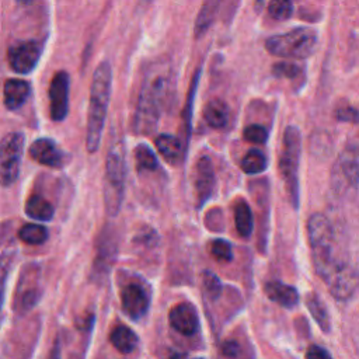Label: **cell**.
Here are the masks:
<instances>
[{
    "label": "cell",
    "mask_w": 359,
    "mask_h": 359,
    "mask_svg": "<svg viewBox=\"0 0 359 359\" xmlns=\"http://www.w3.org/2000/svg\"><path fill=\"white\" fill-rule=\"evenodd\" d=\"M60 339L59 338H56L55 339V344H53V346H52V349H50V353H49V358L48 359H60Z\"/></svg>",
    "instance_id": "obj_37"
},
{
    "label": "cell",
    "mask_w": 359,
    "mask_h": 359,
    "mask_svg": "<svg viewBox=\"0 0 359 359\" xmlns=\"http://www.w3.org/2000/svg\"><path fill=\"white\" fill-rule=\"evenodd\" d=\"M31 95V86L22 79H8L4 83L3 100L4 105L10 111L21 108Z\"/></svg>",
    "instance_id": "obj_15"
},
{
    "label": "cell",
    "mask_w": 359,
    "mask_h": 359,
    "mask_svg": "<svg viewBox=\"0 0 359 359\" xmlns=\"http://www.w3.org/2000/svg\"><path fill=\"white\" fill-rule=\"evenodd\" d=\"M220 1L222 0H203V4L201 7V11L196 17L195 21V36L201 38L202 35H205V32L209 29V27L212 25L219 7H220Z\"/></svg>",
    "instance_id": "obj_21"
},
{
    "label": "cell",
    "mask_w": 359,
    "mask_h": 359,
    "mask_svg": "<svg viewBox=\"0 0 359 359\" xmlns=\"http://www.w3.org/2000/svg\"><path fill=\"white\" fill-rule=\"evenodd\" d=\"M135 160L140 171H154L158 167V161L154 151L146 143H140L136 146Z\"/></svg>",
    "instance_id": "obj_28"
},
{
    "label": "cell",
    "mask_w": 359,
    "mask_h": 359,
    "mask_svg": "<svg viewBox=\"0 0 359 359\" xmlns=\"http://www.w3.org/2000/svg\"><path fill=\"white\" fill-rule=\"evenodd\" d=\"M170 359H185V355H184V353H178V352H175V353H171Z\"/></svg>",
    "instance_id": "obj_38"
},
{
    "label": "cell",
    "mask_w": 359,
    "mask_h": 359,
    "mask_svg": "<svg viewBox=\"0 0 359 359\" xmlns=\"http://www.w3.org/2000/svg\"><path fill=\"white\" fill-rule=\"evenodd\" d=\"M25 215L34 220L49 222L55 215V208L43 196L31 195L25 202Z\"/></svg>",
    "instance_id": "obj_18"
},
{
    "label": "cell",
    "mask_w": 359,
    "mask_h": 359,
    "mask_svg": "<svg viewBox=\"0 0 359 359\" xmlns=\"http://www.w3.org/2000/svg\"><path fill=\"white\" fill-rule=\"evenodd\" d=\"M244 139L250 143H255V144H262L266 142L268 139V130L258 125V123H252V125H248L245 129H244Z\"/></svg>",
    "instance_id": "obj_32"
},
{
    "label": "cell",
    "mask_w": 359,
    "mask_h": 359,
    "mask_svg": "<svg viewBox=\"0 0 359 359\" xmlns=\"http://www.w3.org/2000/svg\"><path fill=\"white\" fill-rule=\"evenodd\" d=\"M109 341L121 353H130L137 345V335L129 327L118 324L111 330Z\"/></svg>",
    "instance_id": "obj_19"
},
{
    "label": "cell",
    "mask_w": 359,
    "mask_h": 359,
    "mask_svg": "<svg viewBox=\"0 0 359 359\" xmlns=\"http://www.w3.org/2000/svg\"><path fill=\"white\" fill-rule=\"evenodd\" d=\"M215 182L216 177L210 158L206 156L199 157L194 167V191L198 206H202L212 196Z\"/></svg>",
    "instance_id": "obj_11"
},
{
    "label": "cell",
    "mask_w": 359,
    "mask_h": 359,
    "mask_svg": "<svg viewBox=\"0 0 359 359\" xmlns=\"http://www.w3.org/2000/svg\"><path fill=\"white\" fill-rule=\"evenodd\" d=\"M20 4H29L32 0H17Z\"/></svg>",
    "instance_id": "obj_40"
},
{
    "label": "cell",
    "mask_w": 359,
    "mask_h": 359,
    "mask_svg": "<svg viewBox=\"0 0 359 359\" xmlns=\"http://www.w3.org/2000/svg\"><path fill=\"white\" fill-rule=\"evenodd\" d=\"M273 74L278 77H287V79H296L300 74V67L294 63H276L273 65Z\"/></svg>",
    "instance_id": "obj_33"
},
{
    "label": "cell",
    "mask_w": 359,
    "mask_h": 359,
    "mask_svg": "<svg viewBox=\"0 0 359 359\" xmlns=\"http://www.w3.org/2000/svg\"><path fill=\"white\" fill-rule=\"evenodd\" d=\"M337 168L341 172L342 180H346L349 184H356L359 180V164L356 154L349 151L341 154L339 160L337 161Z\"/></svg>",
    "instance_id": "obj_26"
},
{
    "label": "cell",
    "mask_w": 359,
    "mask_h": 359,
    "mask_svg": "<svg viewBox=\"0 0 359 359\" xmlns=\"http://www.w3.org/2000/svg\"><path fill=\"white\" fill-rule=\"evenodd\" d=\"M306 306H307L311 317L317 323V325L324 332H330V330H331V320H330V314H328L327 307L323 303V300L316 293H309L306 296Z\"/></svg>",
    "instance_id": "obj_22"
},
{
    "label": "cell",
    "mask_w": 359,
    "mask_h": 359,
    "mask_svg": "<svg viewBox=\"0 0 359 359\" xmlns=\"http://www.w3.org/2000/svg\"><path fill=\"white\" fill-rule=\"evenodd\" d=\"M170 325L185 337L194 335L199 330V316L191 303H178L168 313Z\"/></svg>",
    "instance_id": "obj_13"
},
{
    "label": "cell",
    "mask_w": 359,
    "mask_h": 359,
    "mask_svg": "<svg viewBox=\"0 0 359 359\" xmlns=\"http://www.w3.org/2000/svg\"><path fill=\"white\" fill-rule=\"evenodd\" d=\"M210 254L215 259L222 262H229L233 259V247L231 244L224 238H215L210 243Z\"/></svg>",
    "instance_id": "obj_30"
},
{
    "label": "cell",
    "mask_w": 359,
    "mask_h": 359,
    "mask_svg": "<svg viewBox=\"0 0 359 359\" xmlns=\"http://www.w3.org/2000/svg\"><path fill=\"white\" fill-rule=\"evenodd\" d=\"M98 254H97V259H95V266L98 269V272L105 271L109 264L114 259V255L116 252V241L114 238L112 233H102L101 240L98 243Z\"/></svg>",
    "instance_id": "obj_23"
},
{
    "label": "cell",
    "mask_w": 359,
    "mask_h": 359,
    "mask_svg": "<svg viewBox=\"0 0 359 359\" xmlns=\"http://www.w3.org/2000/svg\"><path fill=\"white\" fill-rule=\"evenodd\" d=\"M268 14L278 21H283L292 17L293 3L292 0H269Z\"/></svg>",
    "instance_id": "obj_29"
},
{
    "label": "cell",
    "mask_w": 359,
    "mask_h": 359,
    "mask_svg": "<svg viewBox=\"0 0 359 359\" xmlns=\"http://www.w3.org/2000/svg\"><path fill=\"white\" fill-rule=\"evenodd\" d=\"M229 116H230V111L227 104L219 98L210 100L203 108V118L210 128H215V129L224 128L229 122Z\"/></svg>",
    "instance_id": "obj_17"
},
{
    "label": "cell",
    "mask_w": 359,
    "mask_h": 359,
    "mask_svg": "<svg viewBox=\"0 0 359 359\" xmlns=\"http://www.w3.org/2000/svg\"><path fill=\"white\" fill-rule=\"evenodd\" d=\"M335 116L342 122H356L359 119V112L352 107H342L337 111Z\"/></svg>",
    "instance_id": "obj_35"
},
{
    "label": "cell",
    "mask_w": 359,
    "mask_h": 359,
    "mask_svg": "<svg viewBox=\"0 0 359 359\" xmlns=\"http://www.w3.org/2000/svg\"><path fill=\"white\" fill-rule=\"evenodd\" d=\"M302 139L296 126H287L283 132L282 150L279 154V171L285 182L289 201L294 209L299 208V163Z\"/></svg>",
    "instance_id": "obj_5"
},
{
    "label": "cell",
    "mask_w": 359,
    "mask_h": 359,
    "mask_svg": "<svg viewBox=\"0 0 359 359\" xmlns=\"http://www.w3.org/2000/svg\"><path fill=\"white\" fill-rule=\"evenodd\" d=\"M202 282H203V289L206 292V294L213 300L217 299L222 294L223 286L220 279L210 271H205L203 276H202Z\"/></svg>",
    "instance_id": "obj_31"
},
{
    "label": "cell",
    "mask_w": 359,
    "mask_h": 359,
    "mask_svg": "<svg viewBox=\"0 0 359 359\" xmlns=\"http://www.w3.org/2000/svg\"><path fill=\"white\" fill-rule=\"evenodd\" d=\"M307 237L317 275L327 283L335 299H349L359 285V275L338 251L334 229L323 213L309 217Z\"/></svg>",
    "instance_id": "obj_1"
},
{
    "label": "cell",
    "mask_w": 359,
    "mask_h": 359,
    "mask_svg": "<svg viewBox=\"0 0 359 359\" xmlns=\"http://www.w3.org/2000/svg\"><path fill=\"white\" fill-rule=\"evenodd\" d=\"M268 161L266 157L262 151H259L258 149H251L245 153V156L241 158L240 167L245 174L254 175V174H259L262 171L266 170Z\"/></svg>",
    "instance_id": "obj_25"
},
{
    "label": "cell",
    "mask_w": 359,
    "mask_h": 359,
    "mask_svg": "<svg viewBox=\"0 0 359 359\" xmlns=\"http://www.w3.org/2000/svg\"><path fill=\"white\" fill-rule=\"evenodd\" d=\"M306 359H332L330 352L318 345H311L306 351Z\"/></svg>",
    "instance_id": "obj_36"
},
{
    "label": "cell",
    "mask_w": 359,
    "mask_h": 359,
    "mask_svg": "<svg viewBox=\"0 0 359 359\" xmlns=\"http://www.w3.org/2000/svg\"><path fill=\"white\" fill-rule=\"evenodd\" d=\"M42 296L41 286V269L36 264L29 262L20 275L15 294H14V311L24 314L31 310Z\"/></svg>",
    "instance_id": "obj_7"
},
{
    "label": "cell",
    "mask_w": 359,
    "mask_h": 359,
    "mask_svg": "<svg viewBox=\"0 0 359 359\" xmlns=\"http://www.w3.org/2000/svg\"><path fill=\"white\" fill-rule=\"evenodd\" d=\"M24 150V135L20 132L7 133L1 140L0 175L1 184L8 187L15 182L20 174V164Z\"/></svg>",
    "instance_id": "obj_8"
},
{
    "label": "cell",
    "mask_w": 359,
    "mask_h": 359,
    "mask_svg": "<svg viewBox=\"0 0 359 359\" xmlns=\"http://www.w3.org/2000/svg\"><path fill=\"white\" fill-rule=\"evenodd\" d=\"M262 3H264V0H255V7L259 8L262 6Z\"/></svg>",
    "instance_id": "obj_39"
},
{
    "label": "cell",
    "mask_w": 359,
    "mask_h": 359,
    "mask_svg": "<svg viewBox=\"0 0 359 359\" xmlns=\"http://www.w3.org/2000/svg\"><path fill=\"white\" fill-rule=\"evenodd\" d=\"M317 32L307 27H299L285 34L272 35L265 41V49L280 57L304 59L316 50Z\"/></svg>",
    "instance_id": "obj_6"
},
{
    "label": "cell",
    "mask_w": 359,
    "mask_h": 359,
    "mask_svg": "<svg viewBox=\"0 0 359 359\" xmlns=\"http://www.w3.org/2000/svg\"><path fill=\"white\" fill-rule=\"evenodd\" d=\"M112 72L109 63L101 62L93 74L90 87V104L87 115V132H86V147L88 153H95L100 142L102 129L105 125L109 97H111Z\"/></svg>",
    "instance_id": "obj_3"
},
{
    "label": "cell",
    "mask_w": 359,
    "mask_h": 359,
    "mask_svg": "<svg viewBox=\"0 0 359 359\" xmlns=\"http://www.w3.org/2000/svg\"><path fill=\"white\" fill-rule=\"evenodd\" d=\"M144 1H151V0H144Z\"/></svg>",
    "instance_id": "obj_41"
},
{
    "label": "cell",
    "mask_w": 359,
    "mask_h": 359,
    "mask_svg": "<svg viewBox=\"0 0 359 359\" xmlns=\"http://www.w3.org/2000/svg\"><path fill=\"white\" fill-rule=\"evenodd\" d=\"M220 352L227 359H236L241 353V346L236 339H226L220 346Z\"/></svg>",
    "instance_id": "obj_34"
},
{
    "label": "cell",
    "mask_w": 359,
    "mask_h": 359,
    "mask_svg": "<svg viewBox=\"0 0 359 359\" xmlns=\"http://www.w3.org/2000/svg\"><path fill=\"white\" fill-rule=\"evenodd\" d=\"M18 237L21 241H24L25 244H31V245H39L42 243L46 241L48 238V229L41 226V224H35V223H27L24 224L20 230H18Z\"/></svg>",
    "instance_id": "obj_27"
},
{
    "label": "cell",
    "mask_w": 359,
    "mask_h": 359,
    "mask_svg": "<svg viewBox=\"0 0 359 359\" xmlns=\"http://www.w3.org/2000/svg\"><path fill=\"white\" fill-rule=\"evenodd\" d=\"M70 79L65 70L55 73L49 84V114L52 121L62 122L69 112Z\"/></svg>",
    "instance_id": "obj_10"
},
{
    "label": "cell",
    "mask_w": 359,
    "mask_h": 359,
    "mask_svg": "<svg viewBox=\"0 0 359 359\" xmlns=\"http://www.w3.org/2000/svg\"><path fill=\"white\" fill-rule=\"evenodd\" d=\"M121 304L128 317L132 320H140L149 311L150 299L142 286L129 283L121 292Z\"/></svg>",
    "instance_id": "obj_12"
},
{
    "label": "cell",
    "mask_w": 359,
    "mask_h": 359,
    "mask_svg": "<svg viewBox=\"0 0 359 359\" xmlns=\"http://www.w3.org/2000/svg\"><path fill=\"white\" fill-rule=\"evenodd\" d=\"M265 294L268 296L269 300L275 302L276 304L282 307H293L299 302V292L296 290L294 286L282 283L279 280H271L266 282L264 286Z\"/></svg>",
    "instance_id": "obj_16"
},
{
    "label": "cell",
    "mask_w": 359,
    "mask_h": 359,
    "mask_svg": "<svg viewBox=\"0 0 359 359\" xmlns=\"http://www.w3.org/2000/svg\"><path fill=\"white\" fill-rule=\"evenodd\" d=\"M156 147L158 153L167 160V161H177L181 157L182 153V146L178 137L172 135H158L156 137Z\"/></svg>",
    "instance_id": "obj_24"
},
{
    "label": "cell",
    "mask_w": 359,
    "mask_h": 359,
    "mask_svg": "<svg viewBox=\"0 0 359 359\" xmlns=\"http://www.w3.org/2000/svg\"><path fill=\"white\" fill-rule=\"evenodd\" d=\"M41 53L42 45L34 39L11 45L7 52L10 67L20 74H28L35 69Z\"/></svg>",
    "instance_id": "obj_9"
},
{
    "label": "cell",
    "mask_w": 359,
    "mask_h": 359,
    "mask_svg": "<svg viewBox=\"0 0 359 359\" xmlns=\"http://www.w3.org/2000/svg\"><path fill=\"white\" fill-rule=\"evenodd\" d=\"M126 181V158L125 144L115 140L107 154L105 177H104V203L108 216H115L121 210L125 195Z\"/></svg>",
    "instance_id": "obj_4"
},
{
    "label": "cell",
    "mask_w": 359,
    "mask_h": 359,
    "mask_svg": "<svg viewBox=\"0 0 359 359\" xmlns=\"http://www.w3.org/2000/svg\"><path fill=\"white\" fill-rule=\"evenodd\" d=\"M236 230L241 237H248L254 227V217L250 205L244 199H238L233 208Z\"/></svg>",
    "instance_id": "obj_20"
},
{
    "label": "cell",
    "mask_w": 359,
    "mask_h": 359,
    "mask_svg": "<svg viewBox=\"0 0 359 359\" xmlns=\"http://www.w3.org/2000/svg\"><path fill=\"white\" fill-rule=\"evenodd\" d=\"M174 93L172 67L165 60L154 62L147 67L142 80L133 116V130L149 135L154 130L163 109Z\"/></svg>",
    "instance_id": "obj_2"
},
{
    "label": "cell",
    "mask_w": 359,
    "mask_h": 359,
    "mask_svg": "<svg viewBox=\"0 0 359 359\" xmlns=\"http://www.w3.org/2000/svg\"><path fill=\"white\" fill-rule=\"evenodd\" d=\"M29 156L36 163L46 167H60L63 164V153L59 146L48 137H39L29 146Z\"/></svg>",
    "instance_id": "obj_14"
}]
</instances>
